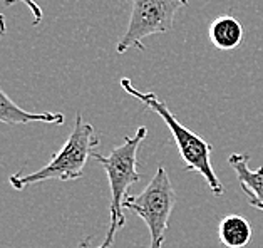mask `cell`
<instances>
[{
	"instance_id": "5b68a950",
	"label": "cell",
	"mask_w": 263,
	"mask_h": 248,
	"mask_svg": "<svg viewBox=\"0 0 263 248\" xmlns=\"http://www.w3.org/2000/svg\"><path fill=\"white\" fill-rule=\"evenodd\" d=\"M188 5V0H133L129 24L116 46L118 54L129 49L144 50L143 41L155 34H166L173 29L175 15Z\"/></svg>"
},
{
	"instance_id": "7a4b0ae2",
	"label": "cell",
	"mask_w": 263,
	"mask_h": 248,
	"mask_svg": "<svg viewBox=\"0 0 263 248\" xmlns=\"http://www.w3.org/2000/svg\"><path fill=\"white\" fill-rule=\"evenodd\" d=\"M121 87H123L129 96L138 99L143 106L149 107L153 112H156L158 116L164 121V124L168 126L173 138H175V143L178 146V151H179V156H181L184 169L198 173L204 181H206L211 193L215 196H221L223 184L220 180H218L215 169L211 166V160H210L213 146H211L208 141H204L201 136H198L196 132L190 131L184 124L179 123L178 118L171 112L168 104L159 99L155 92L139 91V89H136L131 84V81L127 78L121 79Z\"/></svg>"
},
{
	"instance_id": "6da1fadb",
	"label": "cell",
	"mask_w": 263,
	"mask_h": 248,
	"mask_svg": "<svg viewBox=\"0 0 263 248\" xmlns=\"http://www.w3.org/2000/svg\"><path fill=\"white\" fill-rule=\"evenodd\" d=\"M146 136H147V129L144 126H141L133 136H126L123 144L116 146L109 156L92 152L91 158H94L102 166V169L106 171L109 189H111L109 228L101 245L91 246L87 238L84 241H81L79 248H111L114 245L116 233L126 225V216L123 213V209H124V198L127 196V189L141 180V175L138 171V149Z\"/></svg>"
},
{
	"instance_id": "52a82bcc",
	"label": "cell",
	"mask_w": 263,
	"mask_h": 248,
	"mask_svg": "<svg viewBox=\"0 0 263 248\" xmlns=\"http://www.w3.org/2000/svg\"><path fill=\"white\" fill-rule=\"evenodd\" d=\"M64 114L61 112H30L17 106L2 89H0V123L4 124H62Z\"/></svg>"
},
{
	"instance_id": "ba28073f",
	"label": "cell",
	"mask_w": 263,
	"mask_h": 248,
	"mask_svg": "<svg viewBox=\"0 0 263 248\" xmlns=\"http://www.w3.org/2000/svg\"><path fill=\"white\" fill-rule=\"evenodd\" d=\"M208 35L218 50H233L243 41V27L235 17L220 15L211 22Z\"/></svg>"
},
{
	"instance_id": "8992f818",
	"label": "cell",
	"mask_w": 263,
	"mask_h": 248,
	"mask_svg": "<svg viewBox=\"0 0 263 248\" xmlns=\"http://www.w3.org/2000/svg\"><path fill=\"white\" fill-rule=\"evenodd\" d=\"M228 164L233 168L241 192L248 196L250 205L263 212V166L256 171L250 169V156L247 152H235L230 156Z\"/></svg>"
},
{
	"instance_id": "8fae6325",
	"label": "cell",
	"mask_w": 263,
	"mask_h": 248,
	"mask_svg": "<svg viewBox=\"0 0 263 248\" xmlns=\"http://www.w3.org/2000/svg\"><path fill=\"white\" fill-rule=\"evenodd\" d=\"M5 30H7V25H5V17H4V14H0V42H2V37L5 35Z\"/></svg>"
},
{
	"instance_id": "9c48e42d",
	"label": "cell",
	"mask_w": 263,
	"mask_h": 248,
	"mask_svg": "<svg viewBox=\"0 0 263 248\" xmlns=\"http://www.w3.org/2000/svg\"><path fill=\"white\" fill-rule=\"evenodd\" d=\"M218 238L227 248H245L252 240V225L241 215H228L218 225Z\"/></svg>"
},
{
	"instance_id": "277c9868",
	"label": "cell",
	"mask_w": 263,
	"mask_h": 248,
	"mask_svg": "<svg viewBox=\"0 0 263 248\" xmlns=\"http://www.w3.org/2000/svg\"><path fill=\"white\" fill-rule=\"evenodd\" d=\"M175 205L176 193L164 166H158L156 175L138 196L127 195L124 198V208L134 212L147 225L151 237L147 248H163Z\"/></svg>"
},
{
	"instance_id": "30bf717a",
	"label": "cell",
	"mask_w": 263,
	"mask_h": 248,
	"mask_svg": "<svg viewBox=\"0 0 263 248\" xmlns=\"http://www.w3.org/2000/svg\"><path fill=\"white\" fill-rule=\"evenodd\" d=\"M17 2L24 4L25 7L30 10L32 17H34V18H32V24H34V25L41 24V21H42V9L35 4V0H5V5H14Z\"/></svg>"
},
{
	"instance_id": "3957f363",
	"label": "cell",
	"mask_w": 263,
	"mask_h": 248,
	"mask_svg": "<svg viewBox=\"0 0 263 248\" xmlns=\"http://www.w3.org/2000/svg\"><path fill=\"white\" fill-rule=\"evenodd\" d=\"M99 146V138L96 135L94 126L86 123L79 112L76 116V124L72 132L69 135L67 141L55 152L47 164L30 175L14 173L9 178V183L17 192H22L30 184L44 183L49 180L59 181H72L78 180L84 173V166L89 158L92 156L94 149Z\"/></svg>"
}]
</instances>
